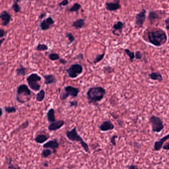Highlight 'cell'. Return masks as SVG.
<instances>
[{"instance_id":"6da1fadb","label":"cell","mask_w":169,"mask_h":169,"mask_svg":"<svg viewBox=\"0 0 169 169\" xmlns=\"http://www.w3.org/2000/svg\"><path fill=\"white\" fill-rule=\"evenodd\" d=\"M147 39L148 42L151 45L160 47L167 43L168 36L163 30L156 28L148 32Z\"/></svg>"},{"instance_id":"7a4b0ae2","label":"cell","mask_w":169,"mask_h":169,"mask_svg":"<svg viewBox=\"0 0 169 169\" xmlns=\"http://www.w3.org/2000/svg\"><path fill=\"white\" fill-rule=\"evenodd\" d=\"M107 92L105 89L101 87L90 88L87 92L88 102L90 104L96 105L105 97Z\"/></svg>"},{"instance_id":"3957f363","label":"cell","mask_w":169,"mask_h":169,"mask_svg":"<svg viewBox=\"0 0 169 169\" xmlns=\"http://www.w3.org/2000/svg\"><path fill=\"white\" fill-rule=\"evenodd\" d=\"M66 136L68 140L72 141L79 142L86 152H89V147L87 143L84 141L82 137L78 134L76 128L74 127L70 131H67Z\"/></svg>"},{"instance_id":"277c9868","label":"cell","mask_w":169,"mask_h":169,"mask_svg":"<svg viewBox=\"0 0 169 169\" xmlns=\"http://www.w3.org/2000/svg\"><path fill=\"white\" fill-rule=\"evenodd\" d=\"M31 96V92L25 84H21L18 86L16 94V100L20 103H23V97L25 98L26 101L29 100Z\"/></svg>"},{"instance_id":"5b68a950","label":"cell","mask_w":169,"mask_h":169,"mask_svg":"<svg viewBox=\"0 0 169 169\" xmlns=\"http://www.w3.org/2000/svg\"><path fill=\"white\" fill-rule=\"evenodd\" d=\"M151 126L152 131L153 132L159 133L164 129V125L162 119L155 115H152L149 119Z\"/></svg>"},{"instance_id":"8992f818","label":"cell","mask_w":169,"mask_h":169,"mask_svg":"<svg viewBox=\"0 0 169 169\" xmlns=\"http://www.w3.org/2000/svg\"><path fill=\"white\" fill-rule=\"evenodd\" d=\"M41 80L42 78L37 73L31 74L27 78V82L28 85L32 90L35 92L40 90L41 85L38 82Z\"/></svg>"},{"instance_id":"52a82bcc","label":"cell","mask_w":169,"mask_h":169,"mask_svg":"<svg viewBox=\"0 0 169 169\" xmlns=\"http://www.w3.org/2000/svg\"><path fill=\"white\" fill-rule=\"evenodd\" d=\"M64 92L62 93L60 96V98L62 100H65L71 96L72 98H77L79 93L80 92V89L78 88L74 87L71 86H67L64 88Z\"/></svg>"},{"instance_id":"ba28073f","label":"cell","mask_w":169,"mask_h":169,"mask_svg":"<svg viewBox=\"0 0 169 169\" xmlns=\"http://www.w3.org/2000/svg\"><path fill=\"white\" fill-rule=\"evenodd\" d=\"M67 73L70 78L75 79L80 75L83 71V68L82 65L79 63H75L72 65L67 70Z\"/></svg>"},{"instance_id":"9c48e42d","label":"cell","mask_w":169,"mask_h":169,"mask_svg":"<svg viewBox=\"0 0 169 169\" xmlns=\"http://www.w3.org/2000/svg\"><path fill=\"white\" fill-rule=\"evenodd\" d=\"M147 11L143 9L136 16V24L138 28H143L146 19Z\"/></svg>"},{"instance_id":"30bf717a","label":"cell","mask_w":169,"mask_h":169,"mask_svg":"<svg viewBox=\"0 0 169 169\" xmlns=\"http://www.w3.org/2000/svg\"><path fill=\"white\" fill-rule=\"evenodd\" d=\"M120 2V0H114L113 2H107L105 5V8L107 11L110 12L117 11L121 7Z\"/></svg>"},{"instance_id":"8fae6325","label":"cell","mask_w":169,"mask_h":169,"mask_svg":"<svg viewBox=\"0 0 169 169\" xmlns=\"http://www.w3.org/2000/svg\"><path fill=\"white\" fill-rule=\"evenodd\" d=\"M54 20L52 17L50 16L41 22L40 27L43 31H46L51 28V26L54 24Z\"/></svg>"},{"instance_id":"7c38bea8","label":"cell","mask_w":169,"mask_h":169,"mask_svg":"<svg viewBox=\"0 0 169 169\" xmlns=\"http://www.w3.org/2000/svg\"><path fill=\"white\" fill-rule=\"evenodd\" d=\"M59 147V144L57 139L51 140L47 142L43 145V148H49L53 151V153L55 154L56 152V150Z\"/></svg>"},{"instance_id":"4fadbf2b","label":"cell","mask_w":169,"mask_h":169,"mask_svg":"<svg viewBox=\"0 0 169 169\" xmlns=\"http://www.w3.org/2000/svg\"><path fill=\"white\" fill-rule=\"evenodd\" d=\"M124 23L122 21H119L113 25L112 28V32L114 35L119 36L122 33L124 28Z\"/></svg>"},{"instance_id":"5bb4252c","label":"cell","mask_w":169,"mask_h":169,"mask_svg":"<svg viewBox=\"0 0 169 169\" xmlns=\"http://www.w3.org/2000/svg\"><path fill=\"white\" fill-rule=\"evenodd\" d=\"M169 140V134L163 136L160 140L155 141L154 145V150L155 151H159L162 148V147L165 141Z\"/></svg>"},{"instance_id":"9a60e30c","label":"cell","mask_w":169,"mask_h":169,"mask_svg":"<svg viewBox=\"0 0 169 169\" xmlns=\"http://www.w3.org/2000/svg\"><path fill=\"white\" fill-rule=\"evenodd\" d=\"M11 18L12 16L7 11H2L0 14V19L2 20V25L3 26H7L11 21Z\"/></svg>"},{"instance_id":"2e32d148","label":"cell","mask_w":169,"mask_h":169,"mask_svg":"<svg viewBox=\"0 0 169 169\" xmlns=\"http://www.w3.org/2000/svg\"><path fill=\"white\" fill-rule=\"evenodd\" d=\"M65 125V122L63 120L56 121L55 122L51 123L48 126L49 131H56L61 129Z\"/></svg>"},{"instance_id":"e0dca14e","label":"cell","mask_w":169,"mask_h":169,"mask_svg":"<svg viewBox=\"0 0 169 169\" xmlns=\"http://www.w3.org/2000/svg\"><path fill=\"white\" fill-rule=\"evenodd\" d=\"M115 128L114 124L110 121H105L99 126V129L101 132H107L113 130Z\"/></svg>"},{"instance_id":"ac0fdd59","label":"cell","mask_w":169,"mask_h":169,"mask_svg":"<svg viewBox=\"0 0 169 169\" xmlns=\"http://www.w3.org/2000/svg\"><path fill=\"white\" fill-rule=\"evenodd\" d=\"M149 78L152 80L156 81L159 83L163 81V77L162 74L158 72H153L149 74Z\"/></svg>"},{"instance_id":"d6986e66","label":"cell","mask_w":169,"mask_h":169,"mask_svg":"<svg viewBox=\"0 0 169 169\" xmlns=\"http://www.w3.org/2000/svg\"><path fill=\"white\" fill-rule=\"evenodd\" d=\"M160 18V14L158 11H150L149 12L148 15V20L149 21H153Z\"/></svg>"},{"instance_id":"ffe728a7","label":"cell","mask_w":169,"mask_h":169,"mask_svg":"<svg viewBox=\"0 0 169 169\" xmlns=\"http://www.w3.org/2000/svg\"><path fill=\"white\" fill-rule=\"evenodd\" d=\"M85 24V19L79 18L73 23V24H72V26L77 29H79L83 28Z\"/></svg>"},{"instance_id":"44dd1931","label":"cell","mask_w":169,"mask_h":169,"mask_svg":"<svg viewBox=\"0 0 169 169\" xmlns=\"http://www.w3.org/2000/svg\"><path fill=\"white\" fill-rule=\"evenodd\" d=\"M44 78L45 79L44 83L46 85H49L50 84L55 83L56 81V79L54 76L52 74H48V75H44Z\"/></svg>"},{"instance_id":"7402d4cb","label":"cell","mask_w":169,"mask_h":169,"mask_svg":"<svg viewBox=\"0 0 169 169\" xmlns=\"http://www.w3.org/2000/svg\"><path fill=\"white\" fill-rule=\"evenodd\" d=\"M50 138V136H47L46 134H38L35 138V141L37 143L39 144H43L45 141H47Z\"/></svg>"},{"instance_id":"603a6c76","label":"cell","mask_w":169,"mask_h":169,"mask_svg":"<svg viewBox=\"0 0 169 169\" xmlns=\"http://www.w3.org/2000/svg\"><path fill=\"white\" fill-rule=\"evenodd\" d=\"M47 117L48 122H50L51 123L56 121L55 111L54 108H51L48 110L47 114Z\"/></svg>"},{"instance_id":"cb8c5ba5","label":"cell","mask_w":169,"mask_h":169,"mask_svg":"<svg viewBox=\"0 0 169 169\" xmlns=\"http://www.w3.org/2000/svg\"><path fill=\"white\" fill-rule=\"evenodd\" d=\"M53 151L51 150V149L49 148H44L43 149L41 152V156L43 158H47L48 157H50L51 155H52Z\"/></svg>"},{"instance_id":"d4e9b609","label":"cell","mask_w":169,"mask_h":169,"mask_svg":"<svg viewBox=\"0 0 169 169\" xmlns=\"http://www.w3.org/2000/svg\"><path fill=\"white\" fill-rule=\"evenodd\" d=\"M27 72V69L22 65H20L19 68L16 70V75L18 76H24Z\"/></svg>"},{"instance_id":"484cf974","label":"cell","mask_w":169,"mask_h":169,"mask_svg":"<svg viewBox=\"0 0 169 169\" xmlns=\"http://www.w3.org/2000/svg\"><path fill=\"white\" fill-rule=\"evenodd\" d=\"M45 92L43 89H42L36 94V99L37 100V101H39V102H42L45 99Z\"/></svg>"},{"instance_id":"4316f807","label":"cell","mask_w":169,"mask_h":169,"mask_svg":"<svg viewBox=\"0 0 169 169\" xmlns=\"http://www.w3.org/2000/svg\"><path fill=\"white\" fill-rule=\"evenodd\" d=\"M126 54L129 56L130 58V61L131 62H132L135 58V52H132L128 49H125L124 50Z\"/></svg>"},{"instance_id":"83f0119b","label":"cell","mask_w":169,"mask_h":169,"mask_svg":"<svg viewBox=\"0 0 169 169\" xmlns=\"http://www.w3.org/2000/svg\"><path fill=\"white\" fill-rule=\"evenodd\" d=\"M19 1L20 0H14V4L12 5V8L16 13L20 12V7L19 5L18 4V3Z\"/></svg>"},{"instance_id":"f1b7e54d","label":"cell","mask_w":169,"mask_h":169,"mask_svg":"<svg viewBox=\"0 0 169 169\" xmlns=\"http://www.w3.org/2000/svg\"><path fill=\"white\" fill-rule=\"evenodd\" d=\"M82 5L80 4H79L78 3H75L69 9L70 12H78L80 9H81Z\"/></svg>"},{"instance_id":"f546056e","label":"cell","mask_w":169,"mask_h":169,"mask_svg":"<svg viewBox=\"0 0 169 169\" xmlns=\"http://www.w3.org/2000/svg\"><path fill=\"white\" fill-rule=\"evenodd\" d=\"M36 50L38 51H40V52H43V51H47L49 49L48 46L47 45L44 44H38L36 47Z\"/></svg>"},{"instance_id":"4dcf8cb0","label":"cell","mask_w":169,"mask_h":169,"mask_svg":"<svg viewBox=\"0 0 169 169\" xmlns=\"http://www.w3.org/2000/svg\"><path fill=\"white\" fill-rule=\"evenodd\" d=\"M5 110L7 113H14L17 111V109L15 107H5Z\"/></svg>"},{"instance_id":"1f68e13d","label":"cell","mask_w":169,"mask_h":169,"mask_svg":"<svg viewBox=\"0 0 169 169\" xmlns=\"http://www.w3.org/2000/svg\"><path fill=\"white\" fill-rule=\"evenodd\" d=\"M105 52H103V54H98L96 56L95 59L94 60V64L98 63L100 62V61L103 59V58H105Z\"/></svg>"},{"instance_id":"d6a6232c","label":"cell","mask_w":169,"mask_h":169,"mask_svg":"<svg viewBox=\"0 0 169 169\" xmlns=\"http://www.w3.org/2000/svg\"><path fill=\"white\" fill-rule=\"evenodd\" d=\"M49 58L52 61H55L59 60L60 59V56L59 54L56 53H51L49 54Z\"/></svg>"},{"instance_id":"836d02e7","label":"cell","mask_w":169,"mask_h":169,"mask_svg":"<svg viewBox=\"0 0 169 169\" xmlns=\"http://www.w3.org/2000/svg\"><path fill=\"white\" fill-rule=\"evenodd\" d=\"M29 125V122L28 120H26L25 122L23 123L22 124H21L19 127L18 128V129H17L16 131H20L21 130L26 129L28 127Z\"/></svg>"},{"instance_id":"e575fe53","label":"cell","mask_w":169,"mask_h":169,"mask_svg":"<svg viewBox=\"0 0 169 169\" xmlns=\"http://www.w3.org/2000/svg\"><path fill=\"white\" fill-rule=\"evenodd\" d=\"M65 36H66V38H67L68 40H69V43H68L69 45L72 44L75 41V37L72 34V33L68 32V33H66Z\"/></svg>"},{"instance_id":"d590c367","label":"cell","mask_w":169,"mask_h":169,"mask_svg":"<svg viewBox=\"0 0 169 169\" xmlns=\"http://www.w3.org/2000/svg\"><path fill=\"white\" fill-rule=\"evenodd\" d=\"M103 69H104V72L106 73H111L114 71L113 68H112L110 66H105Z\"/></svg>"},{"instance_id":"8d00e7d4","label":"cell","mask_w":169,"mask_h":169,"mask_svg":"<svg viewBox=\"0 0 169 169\" xmlns=\"http://www.w3.org/2000/svg\"><path fill=\"white\" fill-rule=\"evenodd\" d=\"M118 138V136L117 135H114L112 136L111 138H110V143H112V145H114V146H116V139Z\"/></svg>"},{"instance_id":"74e56055","label":"cell","mask_w":169,"mask_h":169,"mask_svg":"<svg viewBox=\"0 0 169 169\" xmlns=\"http://www.w3.org/2000/svg\"><path fill=\"white\" fill-rule=\"evenodd\" d=\"M143 58V54L140 51H136L135 52V58L136 59H141Z\"/></svg>"},{"instance_id":"f35d334b","label":"cell","mask_w":169,"mask_h":169,"mask_svg":"<svg viewBox=\"0 0 169 169\" xmlns=\"http://www.w3.org/2000/svg\"><path fill=\"white\" fill-rule=\"evenodd\" d=\"M69 1L68 0H63L59 4V7H61L62 6H66L69 4Z\"/></svg>"},{"instance_id":"ab89813d","label":"cell","mask_w":169,"mask_h":169,"mask_svg":"<svg viewBox=\"0 0 169 169\" xmlns=\"http://www.w3.org/2000/svg\"><path fill=\"white\" fill-rule=\"evenodd\" d=\"M7 165H8V169H20V167L18 166H15L12 163L9 164Z\"/></svg>"},{"instance_id":"60d3db41","label":"cell","mask_w":169,"mask_h":169,"mask_svg":"<svg viewBox=\"0 0 169 169\" xmlns=\"http://www.w3.org/2000/svg\"><path fill=\"white\" fill-rule=\"evenodd\" d=\"M70 107H77L78 105V102L77 100H73L69 102Z\"/></svg>"},{"instance_id":"b9f144b4","label":"cell","mask_w":169,"mask_h":169,"mask_svg":"<svg viewBox=\"0 0 169 169\" xmlns=\"http://www.w3.org/2000/svg\"><path fill=\"white\" fill-rule=\"evenodd\" d=\"M165 23L166 28L167 30L169 31V17L167 18L165 20Z\"/></svg>"},{"instance_id":"7bdbcfd3","label":"cell","mask_w":169,"mask_h":169,"mask_svg":"<svg viewBox=\"0 0 169 169\" xmlns=\"http://www.w3.org/2000/svg\"><path fill=\"white\" fill-rule=\"evenodd\" d=\"M128 169H139L138 166L136 165H134V164H132V165H130L128 166Z\"/></svg>"},{"instance_id":"ee69618b","label":"cell","mask_w":169,"mask_h":169,"mask_svg":"<svg viewBox=\"0 0 169 169\" xmlns=\"http://www.w3.org/2000/svg\"><path fill=\"white\" fill-rule=\"evenodd\" d=\"M162 148L164 150H169V142H168L165 144H164L162 147Z\"/></svg>"},{"instance_id":"f6af8a7d","label":"cell","mask_w":169,"mask_h":169,"mask_svg":"<svg viewBox=\"0 0 169 169\" xmlns=\"http://www.w3.org/2000/svg\"><path fill=\"white\" fill-rule=\"evenodd\" d=\"M5 34V31L4 29L0 28V39L4 37Z\"/></svg>"},{"instance_id":"bcb514c9","label":"cell","mask_w":169,"mask_h":169,"mask_svg":"<svg viewBox=\"0 0 169 169\" xmlns=\"http://www.w3.org/2000/svg\"><path fill=\"white\" fill-rule=\"evenodd\" d=\"M77 59H84V56H83V54H81V53H80L78 55H77L76 56V58Z\"/></svg>"},{"instance_id":"7dc6e473","label":"cell","mask_w":169,"mask_h":169,"mask_svg":"<svg viewBox=\"0 0 169 169\" xmlns=\"http://www.w3.org/2000/svg\"><path fill=\"white\" fill-rule=\"evenodd\" d=\"M59 60V62L62 64H65L67 62V61L66 60V59H63V58H60Z\"/></svg>"},{"instance_id":"c3c4849f","label":"cell","mask_w":169,"mask_h":169,"mask_svg":"<svg viewBox=\"0 0 169 169\" xmlns=\"http://www.w3.org/2000/svg\"><path fill=\"white\" fill-rule=\"evenodd\" d=\"M45 16H46V14L45 13V12H43V13H42V14H40V15L39 16V18L41 19H43V18L45 17Z\"/></svg>"},{"instance_id":"681fc988","label":"cell","mask_w":169,"mask_h":169,"mask_svg":"<svg viewBox=\"0 0 169 169\" xmlns=\"http://www.w3.org/2000/svg\"><path fill=\"white\" fill-rule=\"evenodd\" d=\"M5 40V38H3L0 39V48L1 47V45H2L3 43L4 42V41Z\"/></svg>"},{"instance_id":"f907efd6","label":"cell","mask_w":169,"mask_h":169,"mask_svg":"<svg viewBox=\"0 0 169 169\" xmlns=\"http://www.w3.org/2000/svg\"><path fill=\"white\" fill-rule=\"evenodd\" d=\"M43 166L45 167H48L49 166V163L47 162H45L43 163Z\"/></svg>"},{"instance_id":"816d5d0a","label":"cell","mask_w":169,"mask_h":169,"mask_svg":"<svg viewBox=\"0 0 169 169\" xmlns=\"http://www.w3.org/2000/svg\"><path fill=\"white\" fill-rule=\"evenodd\" d=\"M3 109H2V108L0 107V117L3 115Z\"/></svg>"},{"instance_id":"f5cc1de1","label":"cell","mask_w":169,"mask_h":169,"mask_svg":"<svg viewBox=\"0 0 169 169\" xmlns=\"http://www.w3.org/2000/svg\"><path fill=\"white\" fill-rule=\"evenodd\" d=\"M60 169V168H54V169Z\"/></svg>"}]
</instances>
